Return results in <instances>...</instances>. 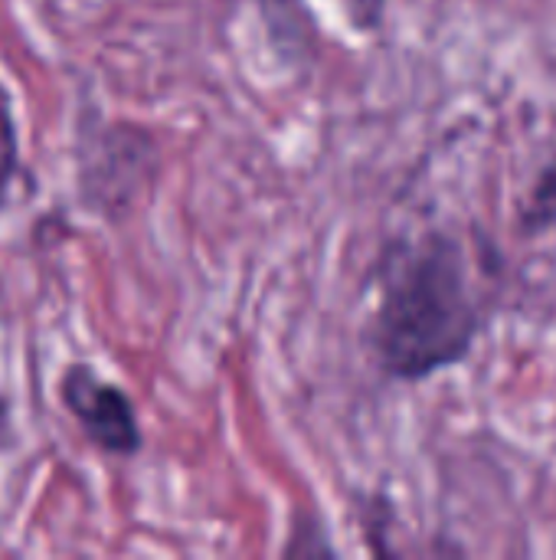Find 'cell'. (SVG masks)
I'll return each mask as SVG.
<instances>
[{"instance_id": "6da1fadb", "label": "cell", "mask_w": 556, "mask_h": 560, "mask_svg": "<svg viewBox=\"0 0 556 560\" xmlns=\"http://www.w3.org/2000/svg\"><path fill=\"white\" fill-rule=\"evenodd\" d=\"M370 354L393 381H426L469 358L482 331L465 246L446 230L393 243L377 262Z\"/></svg>"}, {"instance_id": "7a4b0ae2", "label": "cell", "mask_w": 556, "mask_h": 560, "mask_svg": "<svg viewBox=\"0 0 556 560\" xmlns=\"http://www.w3.org/2000/svg\"><path fill=\"white\" fill-rule=\"evenodd\" d=\"M59 397L102 453L125 459L141 453L144 436L131 397L118 384H108L95 368L69 364L59 377Z\"/></svg>"}, {"instance_id": "3957f363", "label": "cell", "mask_w": 556, "mask_h": 560, "mask_svg": "<svg viewBox=\"0 0 556 560\" xmlns=\"http://www.w3.org/2000/svg\"><path fill=\"white\" fill-rule=\"evenodd\" d=\"M16 171H20V128L13 115V95L0 82V213L10 203Z\"/></svg>"}, {"instance_id": "277c9868", "label": "cell", "mask_w": 556, "mask_h": 560, "mask_svg": "<svg viewBox=\"0 0 556 560\" xmlns=\"http://www.w3.org/2000/svg\"><path fill=\"white\" fill-rule=\"evenodd\" d=\"M551 226H556V161H551L547 171L537 177L524 207V233L541 236Z\"/></svg>"}, {"instance_id": "5b68a950", "label": "cell", "mask_w": 556, "mask_h": 560, "mask_svg": "<svg viewBox=\"0 0 556 560\" xmlns=\"http://www.w3.org/2000/svg\"><path fill=\"white\" fill-rule=\"evenodd\" d=\"M347 10L360 30H377L383 20V0H347Z\"/></svg>"}]
</instances>
